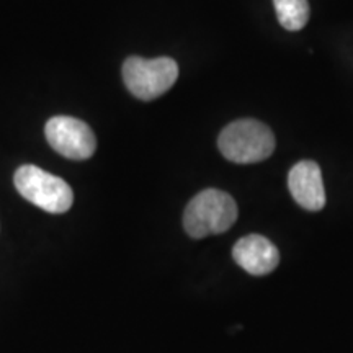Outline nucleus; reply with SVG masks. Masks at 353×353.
<instances>
[{"label": "nucleus", "instance_id": "obj_1", "mask_svg": "<svg viewBox=\"0 0 353 353\" xmlns=\"http://www.w3.org/2000/svg\"><path fill=\"white\" fill-rule=\"evenodd\" d=\"M237 214V205L229 193L208 188L188 203L183 214V226L190 237L203 239L226 232L236 223Z\"/></svg>", "mask_w": 353, "mask_h": 353}, {"label": "nucleus", "instance_id": "obj_2", "mask_svg": "<svg viewBox=\"0 0 353 353\" xmlns=\"http://www.w3.org/2000/svg\"><path fill=\"white\" fill-rule=\"evenodd\" d=\"M219 151L236 164H255L275 151V136L270 128L257 120H237L221 131Z\"/></svg>", "mask_w": 353, "mask_h": 353}, {"label": "nucleus", "instance_id": "obj_3", "mask_svg": "<svg viewBox=\"0 0 353 353\" xmlns=\"http://www.w3.org/2000/svg\"><path fill=\"white\" fill-rule=\"evenodd\" d=\"M13 182L25 200L48 213H65L74 203L72 188L63 179L37 165H21L15 172Z\"/></svg>", "mask_w": 353, "mask_h": 353}, {"label": "nucleus", "instance_id": "obj_4", "mask_svg": "<svg viewBox=\"0 0 353 353\" xmlns=\"http://www.w3.org/2000/svg\"><path fill=\"white\" fill-rule=\"evenodd\" d=\"M179 79V65L170 57L143 59L128 57L123 64V81L136 99L149 101L169 92Z\"/></svg>", "mask_w": 353, "mask_h": 353}, {"label": "nucleus", "instance_id": "obj_5", "mask_svg": "<svg viewBox=\"0 0 353 353\" xmlns=\"http://www.w3.org/2000/svg\"><path fill=\"white\" fill-rule=\"evenodd\" d=\"M48 143L61 156L72 161H85L94 156L97 139L87 123L72 117H54L44 128Z\"/></svg>", "mask_w": 353, "mask_h": 353}, {"label": "nucleus", "instance_id": "obj_6", "mask_svg": "<svg viewBox=\"0 0 353 353\" xmlns=\"http://www.w3.org/2000/svg\"><path fill=\"white\" fill-rule=\"evenodd\" d=\"M288 188L294 201L307 211H319L325 205V190L321 167L312 161L298 162L288 175Z\"/></svg>", "mask_w": 353, "mask_h": 353}, {"label": "nucleus", "instance_id": "obj_7", "mask_svg": "<svg viewBox=\"0 0 353 353\" xmlns=\"http://www.w3.org/2000/svg\"><path fill=\"white\" fill-rule=\"evenodd\" d=\"M232 257L241 268L255 276L273 272L280 262L276 247L259 234H249L237 241L232 249Z\"/></svg>", "mask_w": 353, "mask_h": 353}, {"label": "nucleus", "instance_id": "obj_8", "mask_svg": "<svg viewBox=\"0 0 353 353\" xmlns=\"http://www.w3.org/2000/svg\"><path fill=\"white\" fill-rule=\"evenodd\" d=\"M273 6L278 21L288 32H298L306 26L309 20L307 0H273Z\"/></svg>", "mask_w": 353, "mask_h": 353}]
</instances>
